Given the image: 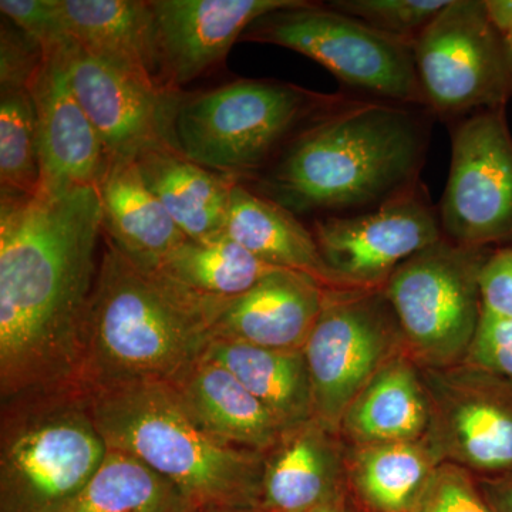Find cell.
Instances as JSON below:
<instances>
[{
	"label": "cell",
	"mask_w": 512,
	"mask_h": 512,
	"mask_svg": "<svg viewBox=\"0 0 512 512\" xmlns=\"http://www.w3.org/2000/svg\"><path fill=\"white\" fill-rule=\"evenodd\" d=\"M97 187L0 201V404L77 387L99 274Z\"/></svg>",
	"instance_id": "6da1fadb"
},
{
	"label": "cell",
	"mask_w": 512,
	"mask_h": 512,
	"mask_svg": "<svg viewBox=\"0 0 512 512\" xmlns=\"http://www.w3.org/2000/svg\"><path fill=\"white\" fill-rule=\"evenodd\" d=\"M436 117L429 110L359 99L302 133L252 183L296 217H346L421 183Z\"/></svg>",
	"instance_id": "7a4b0ae2"
},
{
	"label": "cell",
	"mask_w": 512,
	"mask_h": 512,
	"mask_svg": "<svg viewBox=\"0 0 512 512\" xmlns=\"http://www.w3.org/2000/svg\"><path fill=\"white\" fill-rule=\"evenodd\" d=\"M86 320L77 387L100 392L174 384L208 352L227 299L207 298L163 271L141 268L104 238Z\"/></svg>",
	"instance_id": "3957f363"
},
{
	"label": "cell",
	"mask_w": 512,
	"mask_h": 512,
	"mask_svg": "<svg viewBox=\"0 0 512 512\" xmlns=\"http://www.w3.org/2000/svg\"><path fill=\"white\" fill-rule=\"evenodd\" d=\"M109 450L136 457L204 508L259 510L265 454L231 446L192 417L173 384L86 393Z\"/></svg>",
	"instance_id": "277c9868"
},
{
	"label": "cell",
	"mask_w": 512,
	"mask_h": 512,
	"mask_svg": "<svg viewBox=\"0 0 512 512\" xmlns=\"http://www.w3.org/2000/svg\"><path fill=\"white\" fill-rule=\"evenodd\" d=\"M359 99L278 80H237L195 96L184 94L175 140L190 160L244 184L268 170L313 124Z\"/></svg>",
	"instance_id": "5b68a950"
},
{
	"label": "cell",
	"mask_w": 512,
	"mask_h": 512,
	"mask_svg": "<svg viewBox=\"0 0 512 512\" xmlns=\"http://www.w3.org/2000/svg\"><path fill=\"white\" fill-rule=\"evenodd\" d=\"M109 453L79 387L3 404L0 512H55Z\"/></svg>",
	"instance_id": "8992f818"
},
{
	"label": "cell",
	"mask_w": 512,
	"mask_h": 512,
	"mask_svg": "<svg viewBox=\"0 0 512 512\" xmlns=\"http://www.w3.org/2000/svg\"><path fill=\"white\" fill-rule=\"evenodd\" d=\"M242 39L286 47L329 70L349 94L427 110L413 45L326 3L306 2L255 20Z\"/></svg>",
	"instance_id": "52a82bcc"
},
{
	"label": "cell",
	"mask_w": 512,
	"mask_h": 512,
	"mask_svg": "<svg viewBox=\"0 0 512 512\" xmlns=\"http://www.w3.org/2000/svg\"><path fill=\"white\" fill-rule=\"evenodd\" d=\"M491 251L441 238L400 265L384 284L404 352L420 369H447L466 359L483 311L480 274Z\"/></svg>",
	"instance_id": "ba28073f"
},
{
	"label": "cell",
	"mask_w": 512,
	"mask_h": 512,
	"mask_svg": "<svg viewBox=\"0 0 512 512\" xmlns=\"http://www.w3.org/2000/svg\"><path fill=\"white\" fill-rule=\"evenodd\" d=\"M427 110L448 124L507 107L512 60L485 0H450L413 46Z\"/></svg>",
	"instance_id": "9c48e42d"
},
{
	"label": "cell",
	"mask_w": 512,
	"mask_h": 512,
	"mask_svg": "<svg viewBox=\"0 0 512 512\" xmlns=\"http://www.w3.org/2000/svg\"><path fill=\"white\" fill-rule=\"evenodd\" d=\"M402 352V330L383 288L328 289L303 346L315 419L338 433L353 400Z\"/></svg>",
	"instance_id": "30bf717a"
},
{
	"label": "cell",
	"mask_w": 512,
	"mask_h": 512,
	"mask_svg": "<svg viewBox=\"0 0 512 512\" xmlns=\"http://www.w3.org/2000/svg\"><path fill=\"white\" fill-rule=\"evenodd\" d=\"M450 173L437 205L443 238L468 248L512 245V134L507 107L450 124Z\"/></svg>",
	"instance_id": "8fae6325"
},
{
	"label": "cell",
	"mask_w": 512,
	"mask_h": 512,
	"mask_svg": "<svg viewBox=\"0 0 512 512\" xmlns=\"http://www.w3.org/2000/svg\"><path fill=\"white\" fill-rule=\"evenodd\" d=\"M431 403L426 441L476 477L512 471V383L468 365L420 369Z\"/></svg>",
	"instance_id": "7c38bea8"
},
{
	"label": "cell",
	"mask_w": 512,
	"mask_h": 512,
	"mask_svg": "<svg viewBox=\"0 0 512 512\" xmlns=\"http://www.w3.org/2000/svg\"><path fill=\"white\" fill-rule=\"evenodd\" d=\"M311 231L349 289L383 288L400 265L443 238L439 210L423 183L370 211L315 218Z\"/></svg>",
	"instance_id": "4fadbf2b"
},
{
	"label": "cell",
	"mask_w": 512,
	"mask_h": 512,
	"mask_svg": "<svg viewBox=\"0 0 512 512\" xmlns=\"http://www.w3.org/2000/svg\"><path fill=\"white\" fill-rule=\"evenodd\" d=\"M70 83L106 147L110 163L177 147L175 116L184 94L101 59L69 40L62 47Z\"/></svg>",
	"instance_id": "5bb4252c"
},
{
	"label": "cell",
	"mask_w": 512,
	"mask_h": 512,
	"mask_svg": "<svg viewBox=\"0 0 512 512\" xmlns=\"http://www.w3.org/2000/svg\"><path fill=\"white\" fill-rule=\"evenodd\" d=\"M62 47L45 49L29 87L39 140V192L46 194L97 187L110 164L96 127L73 92Z\"/></svg>",
	"instance_id": "9a60e30c"
},
{
	"label": "cell",
	"mask_w": 512,
	"mask_h": 512,
	"mask_svg": "<svg viewBox=\"0 0 512 512\" xmlns=\"http://www.w3.org/2000/svg\"><path fill=\"white\" fill-rule=\"evenodd\" d=\"M303 0H151L161 83L180 90L224 62L249 26Z\"/></svg>",
	"instance_id": "2e32d148"
},
{
	"label": "cell",
	"mask_w": 512,
	"mask_h": 512,
	"mask_svg": "<svg viewBox=\"0 0 512 512\" xmlns=\"http://www.w3.org/2000/svg\"><path fill=\"white\" fill-rule=\"evenodd\" d=\"M325 285L291 269H275L237 298L222 303L214 338L261 348L301 350L325 302Z\"/></svg>",
	"instance_id": "e0dca14e"
},
{
	"label": "cell",
	"mask_w": 512,
	"mask_h": 512,
	"mask_svg": "<svg viewBox=\"0 0 512 512\" xmlns=\"http://www.w3.org/2000/svg\"><path fill=\"white\" fill-rule=\"evenodd\" d=\"M346 447L339 434L312 419L286 430L265 454L262 512H309L345 495Z\"/></svg>",
	"instance_id": "ac0fdd59"
},
{
	"label": "cell",
	"mask_w": 512,
	"mask_h": 512,
	"mask_svg": "<svg viewBox=\"0 0 512 512\" xmlns=\"http://www.w3.org/2000/svg\"><path fill=\"white\" fill-rule=\"evenodd\" d=\"M431 424V403L420 367L399 353L353 400L338 434L349 446L423 441Z\"/></svg>",
	"instance_id": "d6986e66"
},
{
	"label": "cell",
	"mask_w": 512,
	"mask_h": 512,
	"mask_svg": "<svg viewBox=\"0 0 512 512\" xmlns=\"http://www.w3.org/2000/svg\"><path fill=\"white\" fill-rule=\"evenodd\" d=\"M97 191L104 238L141 268L158 271L188 241L147 187L136 160L110 163Z\"/></svg>",
	"instance_id": "ffe728a7"
},
{
	"label": "cell",
	"mask_w": 512,
	"mask_h": 512,
	"mask_svg": "<svg viewBox=\"0 0 512 512\" xmlns=\"http://www.w3.org/2000/svg\"><path fill=\"white\" fill-rule=\"evenodd\" d=\"M173 386L192 417L224 443L266 454L284 436L271 410L210 357H202Z\"/></svg>",
	"instance_id": "44dd1931"
},
{
	"label": "cell",
	"mask_w": 512,
	"mask_h": 512,
	"mask_svg": "<svg viewBox=\"0 0 512 512\" xmlns=\"http://www.w3.org/2000/svg\"><path fill=\"white\" fill-rule=\"evenodd\" d=\"M147 187L191 241L225 235L232 190L239 183L184 156L177 147H160L136 160Z\"/></svg>",
	"instance_id": "7402d4cb"
},
{
	"label": "cell",
	"mask_w": 512,
	"mask_h": 512,
	"mask_svg": "<svg viewBox=\"0 0 512 512\" xmlns=\"http://www.w3.org/2000/svg\"><path fill=\"white\" fill-rule=\"evenodd\" d=\"M57 3L67 35L76 45L94 56L163 84L156 18L151 2L57 0Z\"/></svg>",
	"instance_id": "603a6c76"
},
{
	"label": "cell",
	"mask_w": 512,
	"mask_h": 512,
	"mask_svg": "<svg viewBox=\"0 0 512 512\" xmlns=\"http://www.w3.org/2000/svg\"><path fill=\"white\" fill-rule=\"evenodd\" d=\"M225 235L265 264L302 272L329 289H349L326 264L311 228L245 184L232 190Z\"/></svg>",
	"instance_id": "cb8c5ba5"
},
{
	"label": "cell",
	"mask_w": 512,
	"mask_h": 512,
	"mask_svg": "<svg viewBox=\"0 0 512 512\" xmlns=\"http://www.w3.org/2000/svg\"><path fill=\"white\" fill-rule=\"evenodd\" d=\"M205 356L227 367L271 410L285 431L315 419L311 375L303 349H268L214 339Z\"/></svg>",
	"instance_id": "d4e9b609"
},
{
	"label": "cell",
	"mask_w": 512,
	"mask_h": 512,
	"mask_svg": "<svg viewBox=\"0 0 512 512\" xmlns=\"http://www.w3.org/2000/svg\"><path fill=\"white\" fill-rule=\"evenodd\" d=\"M440 458L426 441L346 447V478L373 512H413Z\"/></svg>",
	"instance_id": "484cf974"
},
{
	"label": "cell",
	"mask_w": 512,
	"mask_h": 512,
	"mask_svg": "<svg viewBox=\"0 0 512 512\" xmlns=\"http://www.w3.org/2000/svg\"><path fill=\"white\" fill-rule=\"evenodd\" d=\"M187 495L136 457L109 450L69 501L55 512H197Z\"/></svg>",
	"instance_id": "4316f807"
},
{
	"label": "cell",
	"mask_w": 512,
	"mask_h": 512,
	"mask_svg": "<svg viewBox=\"0 0 512 512\" xmlns=\"http://www.w3.org/2000/svg\"><path fill=\"white\" fill-rule=\"evenodd\" d=\"M251 252L222 235L208 241H185L158 271L171 276L198 295L232 299L249 291L275 271Z\"/></svg>",
	"instance_id": "83f0119b"
},
{
	"label": "cell",
	"mask_w": 512,
	"mask_h": 512,
	"mask_svg": "<svg viewBox=\"0 0 512 512\" xmlns=\"http://www.w3.org/2000/svg\"><path fill=\"white\" fill-rule=\"evenodd\" d=\"M2 197H35L40 191L35 103L29 90L0 93Z\"/></svg>",
	"instance_id": "f1b7e54d"
},
{
	"label": "cell",
	"mask_w": 512,
	"mask_h": 512,
	"mask_svg": "<svg viewBox=\"0 0 512 512\" xmlns=\"http://www.w3.org/2000/svg\"><path fill=\"white\" fill-rule=\"evenodd\" d=\"M450 0H330L329 8L414 46Z\"/></svg>",
	"instance_id": "f546056e"
},
{
	"label": "cell",
	"mask_w": 512,
	"mask_h": 512,
	"mask_svg": "<svg viewBox=\"0 0 512 512\" xmlns=\"http://www.w3.org/2000/svg\"><path fill=\"white\" fill-rule=\"evenodd\" d=\"M413 512H494L476 477L464 468L443 463L437 468Z\"/></svg>",
	"instance_id": "4dcf8cb0"
},
{
	"label": "cell",
	"mask_w": 512,
	"mask_h": 512,
	"mask_svg": "<svg viewBox=\"0 0 512 512\" xmlns=\"http://www.w3.org/2000/svg\"><path fill=\"white\" fill-rule=\"evenodd\" d=\"M45 59L43 46L5 20L0 30V93L29 90Z\"/></svg>",
	"instance_id": "1f68e13d"
},
{
	"label": "cell",
	"mask_w": 512,
	"mask_h": 512,
	"mask_svg": "<svg viewBox=\"0 0 512 512\" xmlns=\"http://www.w3.org/2000/svg\"><path fill=\"white\" fill-rule=\"evenodd\" d=\"M463 363L512 383V319L481 311L476 336Z\"/></svg>",
	"instance_id": "d6a6232c"
},
{
	"label": "cell",
	"mask_w": 512,
	"mask_h": 512,
	"mask_svg": "<svg viewBox=\"0 0 512 512\" xmlns=\"http://www.w3.org/2000/svg\"><path fill=\"white\" fill-rule=\"evenodd\" d=\"M2 15L16 28L36 39L43 49L69 42L57 0H2Z\"/></svg>",
	"instance_id": "836d02e7"
},
{
	"label": "cell",
	"mask_w": 512,
	"mask_h": 512,
	"mask_svg": "<svg viewBox=\"0 0 512 512\" xmlns=\"http://www.w3.org/2000/svg\"><path fill=\"white\" fill-rule=\"evenodd\" d=\"M483 311L512 319V245L493 248L480 274Z\"/></svg>",
	"instance_id": "e575fe53"
},
{
	"label": "cell",
	"mask_w": 512,
	"mask_h": 512,
	"mask_svg": "<svg viewBox=\"0 0 512 512\" xmlns=\"http://www.w3.org/2000/svg\"><path fill=\"white\" fill-rule=\"evenodd\" d=\"M476 480L494 512H512V471L500 476L476 477Z\"/></svg>",
	"instance_id": "d590c367"
},
{
	"label": "cell",
	"mask_w": 512,
	"mask_h": 512,
	"mask_svg": "<svg viewBox=\"0 0 512 512\" xmlns=\"http://www.w3.org/2000/svg\"><path fill=\"white\" fill-rule=\"evenodd\" d=\"M485 3L512 60V0H485Z\"/></svg>",
	"instance_id": "8d00e7d4"
},
{
	"label": "cell",
	"mask_w": 512,
	"mask_h": 512,
	"mask_svg": "<svg viewBox=\"0 0 512 512\" xmlns=\"http://www.w3.org/2000/svg\"><path fill=\"white\" fill-rule=\"evenodd\" d=\"M309 512H350L348 510V505L345 503V495L340 498H336V500L330 501V503H326L320 505V507L315 508V510Z\"/></svg>",
	"instance_id": "74e56055"
},
{
	"label": "cell",
	"mask_w": 512,
	"mask_h": 512,
	"mask_svg": "<svg viewBox=\"0 0 512 512\" xmlns=\"http://www.w3.org/2000/svg\"><path fill=\"white\" fill-rule=\"evenodd\" d=\"M197 512H262L259 510H252V508H224V507H215V508H204V510H200Z\"/></svg>",
	"instance_id": "f35d334b"
}]
</instances>
